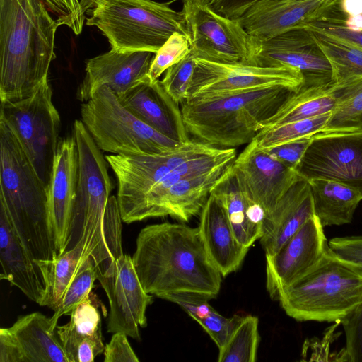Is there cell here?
Returning <instances> with one entry per match:
<instances>
[{
    "mask_svg": "<svg viewBox=\"0 0 362 362\" xmlns=\"http://www.w3.org/2000/svg\"><path fill=\"white\" fill-rule=\"evenodd\" d=\"M334 105L335 99L329 86H306L303 84L267 120L263 129L330 113Z\"/></svg>",
    "mask_w": 362,
    "mask_h": 362,
    "instance_id": "cell-29",
    "label": "cell"
},
{
    "mask_svg": "<svg viewBox=\"0 0 362 362\" xmlns=\"http://www.w3.org/2000/svg\"><path fill=\"white\" fill-rule=\"evenodd\" d=\"M122 105L141 121L179 143L190 140L180 105L167 93L160 79L147 76L117 96Z\"/></svg>",
    "mask_w": 362,
    "mask_h": 362,
    "instance_id": "cell-21",
    "label": "cell"
},
{
    "mask_svg": "<svg viewBox=\"0 0 362 362\" xmlns=\"http://www.w3.org/2000/svg\"><path fill=\"white\" fill-rule=\"evenodd\" d=\"M346 337V361L362 362V300L340 320Z\"/></svg>",
    "mask_w": 362,
    "mask_h": 362,
    "instance_id": "cell-41",
    "label": "cell"
},
{
    "mask_svg": "<svg viewBox=\"0 0 362 362\" xmlns=\"http://www.w3.org/2000/svg\"><path fill=\"white\" fill-rule=\"evenodd\" d=\"M330 114L331 112L263 129L253 139L259 147L268 149L293 140L313 136L323 130Z\"/></svg>",
    "mask_w": 362,
    "mask_h": 362,
    "instance_id": "cell-34",
    "label": "cell"
},
{
    "mask_svg": "<svg viewBox=\"0 0 362 362\" xmlns=\"http://www.w3.org/2000/svg\"><path fill=\"white\" fill-rule=\"evenodd\" d=\"M278 300L285 313L299 321L336 322L362 300V275L329 251L311 272L283 289Z\"/></svg>",
    "mask_w": 362,
    "mask_h": 362,
    "instance_id": "cell-7",
    "label": "cell"
},
{
    "mask_svg": "<svg viewBox=\"0 0 362 362\" xmlns=\"http://www.w3.org/2000/svg\"><path fill=\"white\" fill-rule=\"evenodd\" d=\"M69 315V321L57 325L56 332L69 362H74L76 351L81 343L91 341L102 346L105 345L103 341L100 313L91 296Z\"/></svg>",
    "mask_w": 362,
    "mask_h": 362,
    "instance_id": "cell-28",
    "label": "cell"
},
{
    "mask_svg": "<svg viewBox=\"0 0 362 362\" xmlns=\"http://www.w3.org/2000/svg\"><path fill=\"white\" fill-rule=\"evenodd\" d=\"M259 342L258 318L246 315L227 343L219 349L218 362H255Z\"/></svg>",
    "mask_w": 362,
    "mask_h": 362,
    "instance_id": "cell-33",
    "label": "cell"
},
{
    "mask_svg": "<svg viewBox=\"0 0 362 362\" xmlns=\"http://www.w3.org/2000/svg\"><path fill=\"white\" fill-rule=\"evenodd\" d=\"M312 194L315 215L325 226L350 223L362 200V194L355 188L327 179L308 180Z\"/></svg>",
    "mask_w": 362,
    "mask_h": 362,
    "instance_id": "cell-26",
    "label": "cell"
},
{
    "mask_svg": "<svg viewBox=\"0 0 362 362\" xmlns=\"http://www.w3.org/2000/svg\"><path fill=\"white\" fill-rule=\"evenodd\" d=\"M245 315L238 313L226 317L214 309L198 323L220 349L227 343Z\"/></svg>",
    "mask_w": 362,
    "mask_h": 362,
    "instance_id": "cell-40",
    "label": "cell"
},
{
    "mask_svg": "<svg viewBox=\"0 0 362 362\" xmlns=\"http://www.w3.org/2000/svg\"><path fill=\"white\" fill-rule=\"evenodd\" d=\"M298 89L272 86L185 100L180 105L189 135L214 147L234 148L252 141Z\"/></svg>",
    "mask_w": 362,
    "mask_h": 362,
    "instance_id": "cell-4",
    "label": "cell"
},
{
    "mask_svg": "<svg viewBox=\"0 0 362 362\" xmlns=\"http://www.w3.org/2000/svg\"><path fill=\"white\" fill-rule=\"evenodd\" d=\"M81 121L98 147L113 155L161 154L182 143L149 127L124 107L108 87H100L81 106Z\"/></svg>",
    "mask_w": 362,
    "mask_h": 362,
    "instance_id": "cell-8",
    "label": "cell"
},
{
    "mask_svg": "<svg viewBox=\"0 0 362 362\" xmlns=\"http://www.w3.org/2000/svg\"><path fill=\"white\" fill-rule=\"evenodd\" d=\"M195 59L218 63L255 65L257 38L238 19L223 16L197 0L182 2Z\"/></svg>",
    "mask_w": 362,
    "mask_h": 362,
    "instance_id": "cell-10",
    "label": "cell"
},
{
    "mask_svg": "<svg viewBox=\"0 0 362 362\" xmlns=\"http://www.w3.org/2000/svg\"><path fill=\"white\" fill-rule=\"evenodd\" d=\"M212 147L190 139L175 149L161 154L106 156L108 165L117 180V199L122 220L155 185L178 170L188 160Z\"/></svg>",
    "mask_w": 362,
    "mask_h": 362,
    "instance_id": "cell-11",
    "label": "cell"
},
{
    "mask_svg": "<svg viewBox=\"0 0 362 362\" xmlns=\"http://www.w3.org/2000/svg\"><path fill=\"white\" fill-rule=\"evenodd\" d=\"M0 279L16 286L30 300L40 304L45 293L41 271L16 233L0 204Z\"/></svg>",
    "mask_w": 362,
    "mask_h": 362,
    "instance_id": "cell-24",
    "label": "cell"
},
{
    "mask_svg": "<svg viewBox=\"0 0 362 362\" xmlns=\"http://www.w3.org/2000/svg\"><path fill=\"white\" fill-rule=\"evenodd\" d=\"M328 249L337 259L362 275V235L332 238Z\"/></svg>",
    "mask_w": 362,
    "mask_h": 362,
    "instance_id": "cell-39",
    "label": "cell"
},
{
    "mask_svg": "<svg viewBox=\"0 0 362 362\" xmlns=\"http://www.w3.org/2000/svg\"><path fill=\"white\" fill-rule=\"evenodd\" d=\"M0 204L35 260L57 256L49 226L47 188L13 132L1 120Z\"/></svg>",
    "mask_w": 362,
    "mask_h": 362,
    "instance_id": "cell-5",
    "label": "cell"
},
{
    "mask_svg": "<svg viewBox=\"0 0 362 362\" xmlns=\"http://www.w3.org/2000/svg\"><path fill=\"white\" fill-rule=\"evenodd\" d=\"M0 362H69L50 317L39 312L20 316L0 329Z\"/></svg>",
    "mask_w": 362,
    "mask_h": 362,
    "instance_id": "cell-18",
    "label": "cell"
},
{
    "mask_svg": "<svg viewBox=\"0 0 362 362\" xmlns=\"http://www.w3.org/2000/svg\"><path fill=\"white\" fill-rule=\"evenodd\" d=\"M340 324V321H336L326 330L323 339H311L305 341L303 347V356H305L310 352V356L308 361H329V351L330 344L335 340L336 336L334 331L337 327Z\"/></svg>",
    "mask_w": 362,
    "mask_h": 362,
    "instance_id": "cell-47",
    "label": "cell"
},
{
    "mask_svg": "<svg viewBox=\"0 0 362 362\" xmlns=\"http://www.w3.org/2000/svg\"><path fill=\"white\" fill-rule=\"evenodd\" d=\"M59 25L42 0H0V99L30 95L48 78Z\"/></svg>",
    "mask_w": 362,
    "mask_h": 362,
    "instance_id": "cell-3",
    "label": "cell"
},
{
    "mask_svg": "<svg viewBox=\"0 0 362 362\" xmlns=\"http://www.w3.org/2000/svg\"><path fill=\"white\" fill-rule=\"evenodd\" d=\"M328 250L324 227L315 215L273 255L266 256V288L278 300L279 293L314 270Z\"/></svg>",
    "mask_w": 362,
    "mask_h": 362,
    "instance_id": "cell-16",
    "label": "cell"
},
{
    "mask_svg": "<svg viewBox=\"0 0 362 362\" xmlns=\"http://www.w3.org/2000/svg\"><path fill=\"white\" fill-rule=\"evenodd\" d=\"M97 280L96 267L93 260L88 257L78 267L64 291L54 314L50 317L52 327L56 329L59 319L71 312L90 297L94 282Z\"/></svg>",
    "mask_w": 362,
    "mask_h": 362,
    "instance_id": "cell-35",
    "label": "cell"
},
{
    "mask_svg": "<svg viewBox=\"0 0 362 362\" xmlns=\"http://www.w3.org/2000/svg\"><path fill=\"white\" fill-rule=\"evenodd\" d=\"M190 52L189 38L179 33H173L160 49L155 53L147 78L151 82L160 76L173 65L178 63Z\"/></svg>",
    "mask_w": 362,
    "mask_h": 362,
    "instance_id": "cell-36",
    "label": "cell"
},
{
    "mask_svg": "<svg viewBox=\"0 0 362 362\" xmlns=\"http://www.w3.org/2000/svg\"><path fill=\"white\" fill-rule=\"evenodd\" d=\"M329 88L335 105L320 133L362 132V78Z\"/></svg>",
    "mask_w": 362,
    "mask_h": 362,
    "instance_id": "cell-31",
    "label": "cell"
},
{
    "mask_svg": "<svg viewBox=\"0 0 362 362\" xmlns=\"http://www.w3.org/2000/svg\"><path fill=\"white\" fill-rule=\"evenodd\" d=\"M78 155L75 138L60 139L48 187L49 226L57 255L66 250L78 179Z\"/></svg>",
    "mask_w": 362,
    "mask_h": 362,
    "instance_id": "cell-20",
    "label": "cell"
},
{
    "mask_svg": "<svg viewBox=\"0 0 362 362\" xmlns=\"http://www.w3.org/2000/svg\"><path fill=\"white\" fill-rule=\"evenodd\" d=\"M314 216L310 184L307 180L300 177L264 220L262 235L259 240L265 255L275 254Z\"/></svg>",
    "mask_w": 362,
    "mask_h": 362,
    "instance_id": "cell-23",
    "label": "cell"
},
{
    "mask_svg": "<svg viewBox=\"0 0 362 362\" xmlns=\"http://www.w3.org/2000/svg\"><path fill=\"white\" fill-rule=\"evenodd\" d=\"M313 33L331 65L332 85L362 78V49L321 33Z\"/></svg>",
    "mask_w": 362,
    "mask_h": 362,
    "instance_id": "cell-32",
    "label": "cell"
},
{
    "mask_svg": "<svg viewBox=\"0 0 362 362\" xmlns=\"http://www.w3.org/2000/svg\"><path fill=\"white\" fill-rule=\"evenodd\" d=\"M334 17L345 27L362 30V0H337Z\"/></svg>",
    "mask_w": 362,
    "mask_h": 362,
    "instance_id": "cell-46",
    "label": "cell"
},
{
    "mask_svg": "<svg viewBox=\"0 0 362 362\" xmlns=\"http://www.w3.org/2000/svg\"><path fill=\"white\" fill-rule=\"evenodd\" d=\"M296 170L305 180H331L362 194V132L315 134Z\"/></svg>",
    "mask_w": 362,
    "mask_h": 362,
    "instance_id": "cell-14",
    "label": "cell"
},
{
    "mask_svg": "<svg viewBox=\"0 0 362 362\" xmlns=\"http://www.w3.org/2000/svg\"><path fill=\"white\" fill-rule=\"evenodd\" d=\"M72 135L78 148V179L66 250L82 243L100 268L124 254L123 221L117 197L110 196L112 185L102 151L81 120H75Z\"/></svg>",
    "mask_w": 362,
    "mask_h": 362,
    "instance_id": "cell-2",
    "label": "cell"
},
{
    "mask_svg": "<svg viewBox=\"0 0 362 362\" xmlns=\"http://www.w3.org/2000/svg\"><path fill=\"white\" fill-rule=\"evenodd\" d=\"M169 5L153 0H101L86 23L98 28L111 49L156 53L175 33L189 38L185 13Z\"/></svg>",
    "mask_w": 362,
    "mask_h": 362,
    "instance_id": "cell-6",
    "label": "cell"
},
{
    "mask_svg": "<svg viewBox=\"0 0 362 362\" xmlns=\"http://www.w3.org/2000/svg\"><path fill=\"white\" fill-rule=\"evenodd\" d=\"M96 272L110 303L107 332H124L139 341V327L147 326L146 312L153 296L144 289L132 257L123 254Z\"/></svg>",
    "mask_w": 362,
    "mask_h": 362,
    "instance_id": "cell-13",
    "label": "cell"
},
{
    "mask_svg": "<svg viewBox=\"0 0 362 362\" xmlns=\"http://www.w3.org/2000/svg\"><path fill=\"white\" fill-rule=\"evenodd\" d=\"M304 28L362 49V30H354L345 27L325 10Z\"/></svg>",
    "mask_w": 362,
    "mask_h": 362,
    "instance_id": "cell-38",
    "label": "cell"
},
{
    "mask_svg": "<svg viewBox=\"0 0 362 362\" xmlns=\"http://www.w3.org/2000/svg\"><path fill=\"white\" fill-rule=\"evenodd\" d=\"M100 1L101 0H80L82 11L86 14L89 9L93 10L95 8Z\"/></svg>",
    "mask_w": 362,
    "mask_h": 362,
    "instance_id": "cell-48",
    "label": "cell"
},
{
    "mask_svg": "<svg viewBox=\"0 0 362 362\" xmlns=\"http://www.w3.org/2000/svg\"><path fill=\"white\" fill-rule=\"evenodd\" d=\"M180 1L183 2V1H186V0H173V1H171L170 2H169V3L170 4V3H171V2H173V1ZM197 1H202V2H204V3H205V4H208L209 6H211V5H213L215 2H216L218 0H197Z\"/></svg>",
    "mask_w": 362,
    "mask_h": 362,
    "instance_id": "cell-49",
    "label": "cell"
},
{
    "mask_svg": "<svg viewBox=\"0 0 362 362\" xmlns=\"http://www.w3.org/2000/svg\"><path fill=\"white\" fill-rule=\"evenodd\" d=\"M313 136L301 138L266 149L274 158L288 167L296 170Z\"/></svg>",
    "mask_w": 362,
    "mask_h": 362,
    "instance_id": "cell-44",
    "label": "cell"
},
{
    "mask_svg": "<svg viewBox=\"0 0 362 362\" xmlns=\"http://www.w3.org/2000/svg\"><path fill=\"white\" fill-rule=\"evenodd\" d=\"M232 170L245 195L269 215L279 199L300 177L296 170L250 141L236 156Z\"/></svg>",
    "mask_w": 362,
    "mask_h": 362,
    "instance_id": "cell-17",
    "label": "cell"
},
{
    "mask_svg": "<svg viewBox=\"0 0 362 362\" xmlns=\"http://www.w3.org/2000/svg\"><path fill=\"white\" fill-rule=\"evenodd\" d=\"M303 82L301 71L293 67L226 64L197 58L186 100L272 86L298 89Z\"/></svg>",
    "mask_w": 362,
    "mask_h": 362,
    "instance_id": "cell-12",
    "label": "cell"
},
{
    "mask_svg": "<svg viewBox=\"0 0 362 362\" xmlns=\"http://www.w3.org/2000/svg\"><path fill=\"white\" fill-rule=\"evenodd\" d=\"M103 354L105 362L139 361L127 340V335L121 332L112 334L110 342L105 346Z\"/></svg>",
    "mask_w": 362,
    "mask_h": 362,
    "instance_id": "cell-45",
    "label": "cell"
},
{
    "mask_svg": "<svg viewBox=\"0 0 362 362\" xmlns=\"http://www.w3.org/2000/svg\"><path fill=\"white\" fill-rule=\"evenodd\" d=\"M155 53L147 51H110L88 60L86 76L76 96L84 103L102 86L110 88L117 96L144 80Z\"/></svg>",
    "mask_w": 362,
    "mask_h": 362,
    "instance_id": "cell-19",
    "label": "cell"
},
{
    "mask_svg": "<svg viewBox=\"0 0 362 362\" xmlns=\"http://www.w3.org/2000/svg\"><path fill=\"white\" fill-rule=\"evenodd\" d=\"M198 226L206 252L222 276L235 272L249 247L237 239L221 203L210 193Z\"/></svg>",
    "mask_w": 362,
    "mask_h": 362,
    "instance_id": "cell-25",
    "label": "cell"
},
{
    "mask_svg": "<svg viewBox=\"0 0 362 362\" xmlns=\"http://www.w3.org/2000/svg\"><path fill=\"white\" fill-rule=\"evenodd\" d=\"M256 38L255 65L293 67L303 74L304 86H332L331 65L312 31L298 28L271 37Z\"/></svg>",
    "mask_w": 362,
    "mask_h": 362,
    "instance_id": "cell-15",
    "label": "cell"
},
{
    "mask_svg": "<svg viewBox=\"0 0 362 362\" xmlns=\"http://www.w3.org/2000/svg\"><path fill=\"white\" fill-rule=\"evenodd\" d=\"M88 257L83 245L78 243L51 260H35L45 284V293L40 305L54 310L78 267Z\"/></svg>",
    "mask_w": 362,
    "mask_h": 362,
    "instance_id": "cell-30",
    "label": "cell"
},
{
    "mask_svg": "<svg viewBox=\"0 0 362 362\" xmlns=\"http://www.w3.org/2000/svg\"><path fill=\"white\" fill-rule=\"evenodd\" d=\"M56 18L59 26L66 25L75 35L81 34L85 21L79 0H42Z\"/></svg>",
    "mask_w": 362,
    "mask_h": 362,
    "instance_id": "cell-42",
    "label": "cell"
},
{
    "mask_svg": "<svg viewBox=\"0 0 362 362\" xmlns=\"http://www.w3.org/2000/svg\"><path fill=\"white\" fill-rule=\"evenodd\" d=\"M162 299L177 304L197 322L214 310L209 303L210 298L199 293L180 292L166 295Z\"/></svg>",
    "mask_w": 362,
    "mask_h": 362,
    "instance_id": "cell-43",
    "label": "cell"
},
{
    "mask_svg": "<svg viewBox=\"0 0 362 362\" xmlns=\"http://www.w3.org/2000/svg\"><path fill=\"white\" fill-rule=\"evenodd\" d=\"M144 289L163 298L190 292L214 298L222 275L210 259L199 228L165 222L139 232L132 256Z\"/></svg>",
    "mask_w": 362,
    "mask_h": 362,
    "instance_id": "cell-1",
    "label": "cell"
},
{
    "mask_svg": "<svg viewBox=\"0 0 362 362\" xmlns=\"http://www.w3.org/2000/svg\"><path fill=\"white\" fill-rule=\"evenodd\" d=\"M0 120L13 132L48 191L61 126L48 78L25 98L1 102Z\"/></svg>",
    "mask_w": 362,
    "mask_h": 362,
    "instance_id": "cell-9",
    "label": "cell"
},
{
    "mask_svg": "<svg viewBox=\"0 0 362 362\" xmlns=\"http://www.w3.org/2000/svg\"><path fill=\"white\" fill-rule=\"evenodd\" d=\"M336 0H260L238 18L252 36L271 37L304 28Z\"/></svg>",
    "mask_w": 362,
    "mask_h": 362,
    "instance_id": "cell-22",
    "label": "cell"
},
{
    "mask_svg": "<svg viewBox=\"0 0 362 362\" xmlns=\"http://www.w3.org/2000/svg\"><path fill=\"white\" fill-rule=\"evenodd\" d=\"M194 65L195 58L189 52L180 62L168 69L164 77L160 80L167 93L179 105L187 98Z\"/></svg>",
    "mask_w": 362,
    "mask_h": 362,
    "instance_id": "cell-37",
    "label": "cell"
},
{
    "mask_svg": "<svg viewBox=\"0 0 362 362\" xmlns=\"http://www.w3.org/2000/svg\"><path fill=\"white\" fill-rule=\"evenodd\" d=\"M211 194L223 205L234 233L242 245L250 247L261 238L262 228L254 225L249 218V207L252 201L240 189L232 165L217 182Z\"/></svg>",
    "mask_w": 362,
    "mask_h": 362,
    "instance_id": "cell-27",
    "label": "cell"
}]
</instances>
